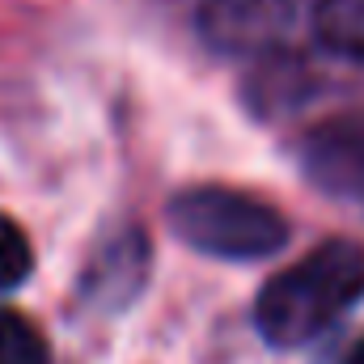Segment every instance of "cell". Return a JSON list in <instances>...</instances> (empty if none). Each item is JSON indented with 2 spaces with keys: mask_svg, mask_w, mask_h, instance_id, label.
<instances>
[{
  "mask_svg": "<svg viewBox=\"0 0 364 364\" xmlns=\"http://www.w3.org/2000/svg\"><path fill=\"white\" fill-rule=\"evenodd\" d=\"M360 296L364 246L352 237H331L263 284L255 296V326L272 348L292 352L326 335Z\"/></svg>",
  "mask_w": 364,
  "mask_h": 364,
  "instance_id": "cell-1",
  "label": "cell"
},
{
  "mask_svg": "<svg viewBox=\"0 0 364 364\" xmlns=\"http://www.w3.org/2000/svg\"><path fill=\"white\" fill-rule=\"evenodd\" d=\"M166 225L182 246L208 255V259H229V263H250L267 259L288 242V220L272 203L229 191V186H186L166 203Z\"/></svg>",
  "mask_w": 364,
  "mask_h": 364,
  "instance_id": "cell-2",
  "label": "cell"
},
{
  "mask_svg": "<svg viewBox=\"0 0 364 364\" xmlns=\"http://www.w3.org/2000/svg\"><path fill=\"white\" fill-rule=\"evenodd\" d=\"M292 30V0H208L199 34L220 55H272Z\"/></svg>",
  "mask_w": 364,
  "mask_h": 364,
  "instance_id": "cell-3",
  "label": "cell"
},
{
  "mask_svg": "<svg viewBox=\"0 0 364 364\" xmlns=\"http://www.w3.org/2000/svg\"><path fill=\"white\" fill-rule=\"evenodd\" d=\"M301 166L322 191L364 203V119H339L305 136Z\"/></svg>",
  "mask_w": 364,
  "mask_h": 364,
  "instance_id": "cell-4",
  "label": "cell"
},
{
  "mask_svg": "<svg viewBox=\"0 0 364 364\" xmlns=\"http://www.w3.org/2000/svg\"><path fill=\"white\" fill-rule=\"evenodd\" d=\"M144 275H149V237L144 229H123L114 242H106L93 255L90 272L81 279V292L90 305L119 309L140 292Z\"/></svg>",
  "mask_w": 364,
  "mask_h": 364,
  "instance_id": "cell-5",
  "label": "cell"
},
{
  "mask_svg": "<svg viewBox=\"0 0 364 364\" xmlns=\"http://www.w3.org/2000/svg\"><path fill=\"white\" fill-rule=\"evenodd\" d=\"M314 38L331 55L364 64V0H318L314 4Z\"/></svg>",
  "mask_w": 364,
  "mask_h": 364,
  "instance_id": "cell-6",
  "label": "cell"
},
{
  "mask_svg": "<svg viewBox=\"0 0 364 364\" xmlns=\"http://www.w3.org/2000/svg\"><path fill=\"white\" fill-rule=\"evenodd\" d=\"M0 364H51L47 335L9 305H0Z\"/></svg>",
  "mask_w": 364,
  "mask_h": 364,
  "instance_id": "cell-7",
  "label": "cell"
},
{
  "mask_svg": "<svg viewBox=\"0 0 364 364\" xmlns=\"http://www.w3.org/2000/svg\"><path fill=\"white\" fill-rule=\"evenodd\" d=\"M34 272V250L26 229L0 212V292H13L26 284V275Z\"/></svg>",
  "mask_w": 364,
  "mask_h": 364,
  "instance_id": "cell-8",
  "label": "cell"
},
{
  "mask_svg": "<svg viewBox=\"0 0 364 364\" xmlns=\"http://www.w3.org/2000/svg\"><path fill=\"white\" fill-rule=\"evenodd\" d=\"M348 364H364V339L352 348V356H348Z\"/></svg>",
  "mask_w": 364,
  "mask_h": 364,
  "instance_id": "cell-9",
  "label": "cell"
}]
</instances>
